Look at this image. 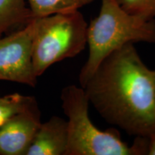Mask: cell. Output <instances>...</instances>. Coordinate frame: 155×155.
I'll list each match as a JSON object with an SVG mask.
<instances>
[{
    "instance_id": "obj_2",
    "label": "cell",
    "mask_w": 155,
    "mask_h": 155,
    "mask_svg": "<svg viewBox=\"0 0 155 155\" xmlns=\"http://www.w3.org/2000/svg\"><path fill=\"white\" fill-rule=\"evenodd\" d=\"M101 2L98 16L88 25L89 55L79 74L82 88L100 63L116 50L128 43H155V19H147L129 14L117 0Z\"/></svg>"
},
{
    "instance_id": "obj_4",
    "label": "cell",
    "mask_w": 155,
    "mask_h": 155,
    "mask_svg": "<svg viewBox=\"0 0 155 155\" xmlns=\"http://www.w3.org/2000/svg\"><path fill=\"white\" fill-rule=\"evenodd\" d=\"M34 19L32 60L38 78L52 65L75 57L86 48L88 23L79 10Z\"/></svg>"
},
{
    "instance_id": "obj_8",
    "label": "cell",
    "mask_w": 155,
    "mask_h": 155,
    "mask_svg": "<svg viewBox=\"0 0 155 155\" xmlns=\"http://www.w3.org/2000/svg\"><path fill=\"white\" fill-rule=\"evenodd\" d=\"M26 0H0V37L17 25H26L32 19Z\"/></svg>"
},
{
    "instance_id": "obj_9",
    "label": "cell",
    "mask_w": 155,
    "mask_h": 155,
    "mask_svg": "<svg viewBox=\"0 0 155 155\" xmlns=\"http://www.w3.org/2000/svg\"><path fill=\"white\" fill-rule=\"evenodd\" d=\"M95 0H28L32 19L79 10Z\"/></svg>"
},
{
    "instance_id": "obj_11",
    "label": "cell",
    "mask_w": 155,
    "mask_h": 155,
    "mask_svg": "<svg viewBox=\"0 0 155 155\" xmlns=\"http://www.w3.org/2000/svg\"><path fill=\"white\" fill-rule=\"evenodd\" d=\"M129 14L147 19H155V0H117Z\"/></svg>"
},
{
    "instance_id": "obj_6",
    "label": "cell",
    "mask_w": 155,
    "mask_h": 155,
    "mask_svg": "<svg viewBox=\"0 0 155 155\" xmlns=\"http://www.w3.org/2000/svg\"><path fill=\"white\" fill-rule=\"evenodd\" d=\"M38 103L0 127V155H25L41 124Z\"/></svg>"
},
{
    "instance_id": "obj_1",
    "label": "cell",
    "mask_w": 155,
    "mask_h": 155,
    "mask_svg": "<svg viewBox=\"0 0 155 155\" xmlns=\"http://www.w3.org/2000/svg\"><path fill=\"white\" fill-rule=\"evenodd\" d=\"M90 104L110 124L131 136L155 133V86L152 70L134 43L108 55L83 87Z\"/></svg>"
},
{
    "instance_id": "obj_5",
    "label": "cell",
    "mask_w": 155,
    "mask_h": 155,
    "mask_svg": "<svg viewBox=\"0 0 155 155\" xmlns=\"http://www.w3.org/2000/svg\"><path fill=\"white\" fill-rule=\"evenodd\" d=\"M35 19L22 30L0 37V81L35 87L38 83L32 60Z\"/></svg>"
},
{
    "instance_id": "obj_10",
    "label": "cell",
    "mask_w": 155,
    "mask_h": 155,
    "mask_svg": "<svg viewBox=\"0 0 155 155\" xmlns=\"http://www.w3.org/2000/svg\"><path fill=\"white\" fill-rule=\"evenodd\" d=\"M35 98L15 93L0 97V127L16 114L36 104Z\"/></svg>"
},
{
    "instance_id": "obj_7",
    "label": "cell",
    "mask_w": 155,
    "mask_h": 155,
    "mask_svg": "<svg viewBox=\"0 0 155 155\" xmlns=\"http://www.w3.org/2000/svg\"><path fill=\"white\" fill-rule=\"evenodd\" d=\"M67 145V120L53 116L41 123L25 155H65Z\"/></svg>"
},
{
    "instance_id": "obj_3",
    "label": "cell",
    "mask_w": 155,
    "mask_h": 155,
    "mask_svg": "<svg viewBox=\"0 0 155 155\" xmlns=\"http://www.w3.org/2000/svg\"><path fill=\"white\" fill-rule=\"evenodd\" d=\"M61 98L68 117L65 155H137L133 145L124 142L117 130L102 131L94 124L88 114L90 102L82 87H65Z\"/></svg>"
},
{
    "instance_id": "obj_13",
    "label": "cell",
    "mask_w": 155,
    "mask_h": 155,
    "mask_svg": "<svg viewBox=\"0 0 155 155\" xmlns=\"http://www.w3.org/2000/svg\"><path fill=\"white\" fill-rule=\"evenodd\" d=\"M152 74H153V78H154V86H155V71H152Z\"/></svg>"
},
{
    "instance_id": "obj_12",
    "label": "cell",
    "mask_w": 155,
    "mask_h": 155,
    "mask_svg": "<svg viewBox=\"0 0 155 155\" xmlns=\"http://www.w3.org/2000/svg\"><path fill=\"white\" fill-rule=\"evenodd\" d=\"M148 138V154L155 155V133L150 135Z\"/></svg>"
}]
</instances>
